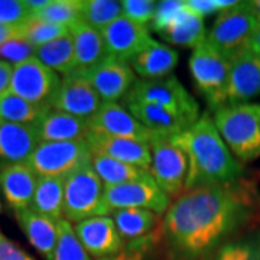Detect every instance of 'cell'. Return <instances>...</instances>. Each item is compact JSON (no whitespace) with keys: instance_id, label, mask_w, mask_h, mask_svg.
<instances>
[{"instance_id":"obj_47","label":"cell","mask_w":260,"mask_h":260,"mask_svg":"<svg viewBox=\"0 0 260 260\" xmlns=\"http://www.w3.org/2000/svg\"><path fill=\"white\" fill-rule=\"evenodd\" d=\"M249 3H250L251 12H253L254 18H256V22H257V25H259L260 28V0H251Z\"/></svg>"},{"instance_id":"obj_45","label":"cell","mask_w":260,"mask_h":260,"mask_svg":"<svg viewBox=\"0 0 260 260\" xmlns=\"http://www.w3.org/2000/svg\"><path fill=\"white\" fill-rule=\"evenodd\" d=\"M13 38H19L18 28H12V26H6V25L0 23V47Z\"/></svg>"},{"instance_id":"obj_16","label":"cell","mask_w":260,"mask_h":260,"mask_svg":"<svg viewBox=\"0 0 260 260\" xmlns=\"http://www.w3.org/2000/svg\"><path fill=\"white\" fill-rule=\"evenodd\" d=\"M102 35L110 56L126 62L152 41L149 26L136 23L126 16H121L103 29Z\"/></svg>"},{"instance_id":"obj_44","label":"cell","mask_w":260,"mask_h":260,"mask_svg":"<svg viewBox=\"0 0 260 260\" xmlns=\"http://www.w3.org/2000/svg\"><path fill=\"white\" fill-rule=\"evenodd\" d=\"M13 75V67L8 61L0 59V97L10 91V83Z\"/></svg>"},{"instance_id":"obj_24","label":"cell","mask_w":260,"mask_h":260,"mask_svg":"<svg viewBox=\"0 0 260 260\" xmlns=\"http://www.w3.org/2000/svg\"><path fill=\"white\" fill-rule=\"evenodd\" d=\"M16 220L25 233L29 243L37 249L47 260H52L58 240V223L52 221L35 210L29 208L25 211H19Z\"/></svg>"},{"instance_id":"obj_35","label":"cell","mask_w":260,"mask_h":260,"mask_svg":"<svg viewBox=\"0 0 260 260\" xmlns=\"http://www.w3.org/2000/svg\"><path fill=\"white\" fill-rule=\"evenodd\" d=\"M68 32H70L68 28L48 23L41 19L30 16L25 23H22L18 28V37L25 39L34 48H38L49 44L58 38L64 37Z\"/></svg>"},{"instance_id":"obj_15","label":"cell","mask_w":260,"mask_h":260,"mask_svg":"<svg viewBox=\"0 0 260 260\" xmlns=\"http://www.w3.org/2000/svg\"><path fill=\"white\" fill-rule=\"evenodd\" d=\"M74 230L91 257H110L124 249V240L110 215L87 218L75 224Z\"/></svg>"},{"instance_id":"obj_23","label":"cell","mask_w":260,"mask_h":260,"mask_svg":"<svg viewBox=\"0 0 260 260\" xmlns=\"http://www.w3.org/2000/svg\"><path fill=\"white\" fill-rule=\"evenodd\" d=\"M41 142H73L85 140L90 135L88 120L51 109L37 123Z\"/></svg>"},{"instance_id":"obj_38","label":"cell","mask_w":260,"mask_h":260,"mask_svg":"<svg viewBox=\"0 0 260 260\" xmlns=\"http://www.w3.org/2000/svg\"><path fill=\"white\" fill-rule=\"evenodd\" d=\"M32 16L25 2L20 0H0V23L19 28Z\"/></svg>"},{"instance_id":"obj_28","label":"cell","mask_w":260,"mask_h":260,"mask_svg":"<svg viewBox=\"0 0 260 260\" xmlns=\"http://www.w3.org/2000/svg\"><path fill=\"white\" fill-rule=\"evenodd\" d=\"M112 218L124 242H136L148 237L155 230L159 221V215L149 210H119L113 211Z\"/></svg>"},{"instance_id":"obj_8","label":"cell","mask_w":260,"mask_h":260,"mask_svg":"<svg viewBox=\"0 0 260 260\" xmlns=\"http://www.w3.org/2000/svg\"><path fill=\"white\" fill-rule=\"evenodd\" d=\"M149 145L152 150L150 175L155 182L169 198L184 194L189 172L185 150L172 138L155 135Z\"/></svg>"},{"instance_id":"obj_30","label":"cell","mask_w":260,"mask_h":260,"mask_svg":"<svg viewBox=\"0 0 260 260\" xmlns=\"http://www.w3.org/2000/svg\"><path fill=\"white\" fill-rule=\"evenodd\" d=\"M94 171L102 179L104 188L107 186H117L127 184V182H135L145 178L150 177V172L140 169L138 167H133L129 164H124L116 159L107 158V156H99L93 155Z\"/></svg>"},{"instance_id":"obj_37","label":"cell","mask_w":260,"mask_h":260,"mask_svg":"<svg viewBox=\"0 0 260 260\" xmlns=\"http://www.w3.org/2000/svg\"><path fill=\"white\" fill-rule=\"evenodd\" d=\"M121 6H123V16L143 26H148L155 18L158 3L152 0H124L121 2Z\"/></svg>"},{"instance_id":"obj_5","label":"cell","mask_w":260,"mask_h":260,"mask_svg":"<svg viewBox=\"0 0 260 260\" xmlns=\"http://www.w3.org/2000/svg\"><path fill=\"white\" fill-rule=\"evenodd\" d=\"M99 215H107L104 185L93 164H87L65 178L64 218L77 224Z\"/></svg>"},{"instance_id":"obj_20","label":"cell","mask_w":260,"mask_h":260,"mask_svg":"<svg viewBox=\"0 0 260 260\" xmlns=\"http://www.w3.org/2000/svg\"><path fill=\"white\" fill-rule=\"evenodd\" d=\"M41 143L37 124H0V168L28 162Z\"/></svg>"},{"instance_id":"obj_41","label":"cell","mask_w":260,"mask_h":260,"mask_svg":"<svg viewBox=\"0 0 260 260\" xmlns=\"http://www.w3.org/2000/svg\"><path fill=\"white\" fill-rule=\"evenodd\" d=\"M186 5L189 6V9H192L200 16H208L214 12H224V10L230 9L234 5H237V2H224V0H188Z\"/></svg>"},{"instance_id":"obj_4","label":"cell","mask_w":260,"mask_h":260,"mask_svg":"<svg viewBox=\"0 0 260 260\" xmlns=\"http://www.w3.org/2000/svg\"><path fill=\"white\" fill-rule=\"evenodd\" d=\"M259 28L249 2H237L221 12L214 20L204 44L217 54L233 61L250 48V42Z\"/></svg>"},{"instance_id":"obj_17","label":"cell","mask_w":260,"mask_h":260,"mask_svg":"<svg viewBox=\"0 0 260 260\" xmlns=\"http://www.w3.org/2000/svg\"><path fill=\"white\" fill-rule=\"evenodd\" d=\"M87 142L93 155L116 159V160H120V162L150 172L152 150H150L149 143L113 138V136H106V135H99V133H90Z\"/></svg>"},{"instance_id":"obj_7","label":"cell","mask_w":260,"mask_h":260,"mask_svg":"<svg viewBox=\"0 0 260 260\" xmlns=\"http://www.w3.org/2000/svg\"><path fill=\"white\" fill-rule=\"evenodd\" d=\"M93 152L85 140L41 142L28 159L29 167L38 177L67 178L87 164H91Z\"/></svg>"},{"instance_id":"obj_32","label":"cell","mask_w":260,"mask_h":260,"mask_svg":"<svg viewBox=\"0 0 260 260\" xmlns=\"http://www.w3.org/2000/svg\"><path fill=\"white\" fill-rule=\"evenodd\" d=\"M204 260H260V232L234 237Z\"/></svg>"},{"instance_id":"obj_43","label":"cell","mask_w":260,"mask_h":260,"mask_svg":"<svg viewBox=\"0 0 260 260\" xmlns=\"http://www.w3.org/2000/svg\"><path fill=\"white\" fill-rule=\"evenodd\" d=\"M0 260H34L25 250H22L16 243L0 233Z\"/></svg>"},{"instance_id":"obj_18","label":"cell","mask_w":260,"mask_h":260,"mask_svg":"<svg viewBox=\"0 0 260 260\" xmlns=\"http://www.w3.org/2000/svg\"><path fill=\"white\" fill-rule=\"evenodd\" d=\"M256 97H260V55L247 49L232 61L227 104L250 103Z\"/></svg>"},{"instance_id":"obj_27","label":"cell","mask_w":260,"mask_h":260,"mask_svg":"<svg viewBox=\"0 0 260 260\" xmlns=\"http://www.w3.org/2000/svg\"><path fill=\"white\" fill-rule=\"evenodd\" d=\"M64 192L65 178L39 177L30 208L55 223L65 220Z\"/></svg>"},{"instance_id":"obj_21","label":"cell","mask_w":260,"mask_h":260,"mask_svg":"<svg viewBox=\"0 0 260 260\" xmlns=\"http://www.w3.org/2000/svg\"><path fill=\"white\" fill-rule=\"evenodd\" d=\"M124 106L132 113V116L155 136L172 138L184 133L194 124L178 113L168 110L158 104L126 100Z\"/></svg>"},{"instance_id":"obj_36","label":"cell","mask_w":260,"mask_h":260,"mask_svg":"<svg viewBox=\"0 0 260 260\" xmlns=\"http://www.w3.org/2000/svg\"><path fill=\"white\" fill-rule=\"evenodd\" d=\"M52 260H93L77 237L74 225L67 220L58 221V240Z\"/></svg>"},{"instance_id":"obj_40","label":"cell","mask_w":260,"mask_h":260,"mask_svg":"<svg viewBox=\"0 0 260 260\" xmlns=\"http://www.w3.org/2000/svg\"><path fill=\"white\" fill-rule=\"evenodd\" d=\"M186 2L181 0H165V2H158L155 18L150 23V28L155 32H158L162 28H165L172 19L177 16L181 10L185 8Z\"/></svg>"},{"instance_id":"obj_12","label":"cell","mask_w":260,"mask_h":260,"mask_svg":"<svg viewBox=\"0 0 260 260\" xmlns=\"http://www.w3.org/2000/svg\"><path fill=\"white\" fill-rule=\"evenodd\" d=\"M102 104L100 95L83 71H73L62 77L55 95L51 100V109L90 120Z\"/></svg>"},{"instance_id":"obj_19","label":"cell","mask_w":260,"mask_h":260,"mask_svg":"<svg viewBox=\"0 0 260 260\" xmlns=\"http://www.w3.org/2000/svg\"><path fill=\"white\" fill-rule=\"evenodd\" d=\"M38 179L37 172L26 162L0 168V186L6 203L15 213L32 207Z\"/></svg>"},{"instance_id":"obj_29","label":"cell","mask_w":260,"mask_h":260,"mask_svg":"<svg viewBox=\"0 0 260 260\" xmlns=\"http://www.w3.org/2000/svg\"><path fill=\"white\" fill-rule=\"evenodd\" d=\"M34 56L55 73L62 75L71 74L75 71L74 39L71 32L49 44L35 48Z\"/></svg>"},{"instance_id":"obj_48","label":"cell","mask_w":260,"mask_h":260,"mask_svg":"<svg viewBox=\"0 0 260 260\" xmlns=\"http://www.w3.org/2000/svg\"><path fill=\"white\" fill-rule=\"evenodd\" d=\"M0 210H2V204H0Z\"/></svg>"},{"instance_id":"obj_1","label":"cell","mask_w":260,"mask_h":260,"mask_svg":"<svg viewBox=\"0 0 260 260\" xmlns=\"http://www.w3.org/2000/svg\"><path fill=\"white\" fill-rule=\"evenodd\" d=\"M256 189L247 182L195 188L168 208L162 230L172 260H204L249 223Z\"/></svg>"},{"instance_id":"obj_6","label":"cell","mask_w":260,"mask_h":260,"mask_svg":"<svg viewBox=\"0 0 260 260\" xmlns=\"http://www.w3.org/2000/svg\"><path fill=\"white\" fill-rule=\"evenodd\" d=\"M189 71L197 90L204 97L211 112L227 104V90L232 71L230 59L217 54L205 44H201L191 54Z\"/></svg>"},{"instance_id":"obj_33","label":"cell","mask_w":260,"mask_h":260,"mask_svg":"<svg viewBox=\"0 0 260 260\" xmlns=\"http://www.w3.org/2000/svg\"><path fill=\"white\" fill-rule=\"evenodd\" d=\"M81 5L83 0H49L47 6L32 13V16L71 29L81 20Z\"/></svg>"},{"instance_id":"obj_34","label":"cell","mask_w":260,"mask_h":260,"mask_svg":"<svg viewBox=\"0 0 260 260\" xmlns=\"http://www.w3.org/2000/svg\"><path fill=\"white\" fill-rule=\"evenodd\" d=\"M123 16L121 2L116 0H83L81 20L97 30H103Z\"/></svg>"},{"instance_id":"obj_26","label":"cell","mask_w":260,"mask_h":260,"mask_svg":"<svg viewBox=\"0 0 260 260\" xmlns=\"http://www.w3.org/2000/svg\"><path fill=\"white\" fill-rule=\"evenodd\" d=\"M156 34H159L169 44L194 49L204 44L207 37L204 18L197 15L192 9H189L188 5H185V8L165 28L158 30Z\"/></svg>"},{"instance_id":"obj_14","label":"cell","mask_w":260,"mask_h":260,"mask_svg":"<svg viewBox=\"0 0 260 260\" xmlns=\"http://www.w3.org/2000/svg\"><path fill=\"white\" fill-rule=\"evenodd\" d=\"M90 133L150 143L153 133L138 121L119 103H103L99 112L88 120Z\"/></svg>"},{"instance_id":"obj_42","label":"cell","mask_w":260,"mask_h":260,"mask_svg":"<svg viewBox=\"0 0 260 260\" xmlns=\"http://www.w3.org/2000/svg\"><path fill=\"white\" fill-rule=\"evenodd\" d=\"M148 237H150V236H148ZM148 237L129 243L127 247H124L120 253H117L114 256L99 260H145V253H146L150 243H152V240L148 239Z\"/></svg>"},{"instance_id":"obj_22","label":"cell","mask_w":260,"mask_h":260,"mask_svg":"<svg viewBox=\"0 0 260 260\" xmlns=\"http://www.w3.org/2000/svg\"><path fill=\"white\" fill-rule=\"evenodd\" d=\"M178 59L179 55L175 49L152 39L130 59L129 64L135 74L139 75L142 80L149 81L169 77L178 65Z\"/></svg>"},{"instance_id":"obj_46","label":"cell","mask_w":260,"mask_h":260,"mask_svg":"<svg viewBox=\"0 0 260 260\" xmlns=\"http://www.w3.org/2000/svg\"><path fill=\"white\" fill-rule=\"evenodd\" d=\"M249 49H250L251 52H254V54L260 55V28H257L256 34H254V37H253V39H251L250 48H249Z\"/></svg>"},{"instance_id":"obj_39","label":"cell","mask_w":260,"mask_h":260,"mask_svg":"<svg viewBox=\"0 0 260 260\" xmlns=\"http://www.w3.org/2000/svg\"><path fill=\"white\" fill-rule=\"evenodd\" d=\"M34 54H35V48L22 38H13L0 47V56L15 65L32 58Z\"/></svg>"},{"instance_id":"obj_10","label":"cell","mask_w":260,"mask_h":260,"mask_svg":"<svg viewBox=\"0 0 260 260\" xmlns=\"http://www.w3.org/2000/svg\"><path fill=\"white\" fill-rule=\"evenodd\" d=\"M104 207L107 215L119 210H149L158 215L167 214L171 198L155 182L152 175L140 181L104 188Z\"/></svg>"},{"instance_id":"obj_9","label":"cell","mask_w":260,"mask_h":260,"mask_svg":"<svg viewBox=\"0 0 260 260\" xmlns=\"http://www.w3.org/2000/svg\"><path fill=\"white\" fill-rule=\"evenodd\" d=\"M126 100L158 104L178 113L191 123H197L201 117L198 103L177 77L172 75L160 80H138L124 102Z\"/></svg>"},{"instance_id":"obj_11","label":"cell","mask_w":260,"mask_h":260,"mask_svg":"<svg viewBox=\"0 0 260 260\" xmlns=\"http://www.w3.org/2000/svg\"><path fill=\"white\" fill-rule=\"evenodd\" d=\"M61 84L54 70L48 68L38 58L32 56L18 65H13L10 93L39 106H49Z\"/></svg>"},{"instance_id":"obj_25","label":"cell","mask_w":260,"mask_h":260,"mask_svg":"<svg viewBox=\"0 0 260 260\" xmlns=\"http://www.w3.org/2000/svg\"><path fill=\"white\" fill-rule=\"evenodd\" d=\"M74 39L75 71H87L110 56L102 30L80 20L70 29Z\"/></svg>"},{"instance_id":"obj_31","label":"cell","mask_w":260,"mask_h":260,"mask_svg":"<svg viewBox=\"0 0 260 260\" xmlns=\"http://www.w3.org/2000/svg\"><path fill=\"white\" fill-rule=\"evenodd\" d=\"M49 110V106L34 104L10 91L0 97V120L3 123L37 124Z\"/></svg>"},{"instance_id":"obj_3","label":"cell","mask_w":260,"mask_h":260,"mask_svg":"<svg viewBox=\"0 0 260 260\" xmlns=\"http://www.w3.org/2000/svg\"><path fill=\"white\" fill-rule=\"evenodd\" d=\"M213 120L234 158L251 162L260 156V103L225 104Z\"/></svg>"},{"instance_id":"obj_2","label":"cell","mask_w":260,"mask_h":260,"mask_svg":"<svg viewBox=\"0 0 260 260\" xmlns=\"http://www.w3.org/2000/svg\"><path fill=\"white\" fill-rule=\"evenodd\" d=\"M185 150L189 164L185 191L195 188L230 185L242 181L244 169L234 158L217 129L210 112L201 114L184 133L172 136ZM184 191V192H185Z\"/></svg>"},{"instance_id":"obj_13","label":"cell","mask_w":260,"mask_h":260,"mask_svg":"<svg viewBox=\"0 0 260 260\" xmlns=\"http://www.w3.org/2000/svg\"><path fill=\"white\" fill-rule=\"evenodd\" d=\"M103 103L124 100L136 84V74L129 62L107 56L100 64L83 71Z\"/></svg>"}]
</instances>
